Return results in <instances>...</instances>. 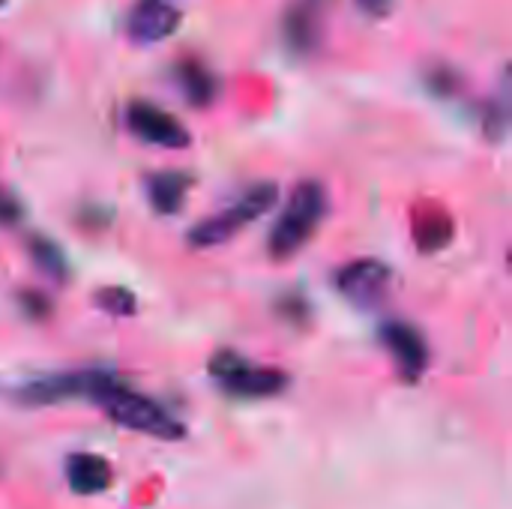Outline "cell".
Instances as JSON below:
<instances>
[{"label":"cell","instance_id":"obj_1","mask_svg":"<svg viewBox=\"0 0 512 509\" xmlns=\"http://www.w3.org/2000/svg\"><path fill=\"white\" fill-rule=\"evenodd\" d=\"M90 402H96L117 426H123L129 432L150 435V438H159V441H177V438L186 435L183 423L162 402H156V399L132 390L111 369L96 384Z\"/></svg>","mask_w":512,"mask_h":509},{"label":"cell","instance_id":"obj_2","mask_svg":"<svg viewBox=\"0 0 512 509\" xmlns=\"http://www.w3.org/2000/svg\"><path fill=\"white\" fill-rule=\"evenodd\" d=\"M327 210H330V195H327L324 183H318V180L297 183L288 204L282 207L279 219L273 222V228L267 234V252L276 261L294 258L300 249H306L312 234L321 228V222L327 219Z\"/></svg>","mask_w":512,"mask_h":509},{"label":"cell","instance_id":"obj_3","mask_svg":"<svg viewBox=\"0 0 512 509\" xmlns=\"http://www.w3.org/2000/svg\"><path fill=\"white\" fill-rule=\"evenodd\" d=\"M279 198V186L270 183V180H261V183H252L231 207L201 219L192 231H189V246L192 249H216V246H225L231 237H237L246 225L258 222Z\"/></svg>","mask_w":512,"mask_h":509},{"label":"cell","instance_id":"obj_4","mask_svg":"<svg viewBox=\"0 0 512 509\" xmlns=\"http://www.w3.org/2000/svg\"><path fill=\"white\" fill-rule=\"evenodd\" d=\"M210 378L216 381V387L222 393L237 396V399H270V396H279L291 387V378L282 369L258 366V363H252V360H246L228 348L213 354Z\"/></svg>","mask_w":512,"mask_h":509},{"label":"cell","instance_id":"obj_5","mask_svg":"<svg viewBox=\"0 0 512 509\" xmlns=\"http://www.w3.org/2000/svg\"><path fill=\"white\" fill-rule=\"evenodd\" d=\"M336 291L357 309H378L393 288V267L378 258H357L333 273Z\"/></svg>","mask_w":512,"mask_h":509},{"label":"cell","instance_id":"obj_6","mask_svg":"<svg viewBox=\"0 0 512 509\" xmlns=\"http://www.w3.org/2000/svg\"><path fill=\"white\" fill-rule=\"evenodd\" d=\"M105 372L108 369H75V372H57V375L33 378L15 390V399L21 405H33V408L69 402V399H90L96 384L105 378Z\"/></svg>","mask_w":512,"mask_h":509},{"label":"cell","instance_id":"obj_7","mask_svg":"<svg viewBox=\"0 0 512 509\" xmlns=\"http://www.w3.org/2000/svg\"><path fill=\"white\" fill-rule=\"evenodd\" d=\"M123 123H126L129 135H135L138 141H144L150 147L183 150L192 141L189 129L174 114H168L165 108H159L153 102H144V99H135V102L126 105Z\"/></svg>","mask_w":512,"mask_h":509},{"label":"cell","instance_id":"obj_8","mask_svg":"<svg viewBox=\"0 0 512 509\" xmlns=\"http://www.w3.org/2000/svg\"><path fill=\"white\" fill-rule=\"evenodd\" d=\"M378 339L390 351V357L399 366V375L408 384H417L426 375V369H429V342L414 324H408L402 318H387L378 327Z\"/></svg>","mask_w":512,"mask_h":509},{"label":"cell","instance_id":"obj_9","mask_svg":"<svg viewBox=\"0 0 512 509\" xmlns=\"http://www.w3.org/2000/svg\"><path fill=\"white\" fill-rule=\"evenodd\" d=\"M183 24L180 0H135L126 15V36L135 45H156L171 39Z\"/></svg>","mask_w":512,"mask_h":509},{"label":"cell","instance_id":"obj_10","mask_svg":"<svg viewBox=\"0 0 512 509\" xmlns=\"http://www.w3.org/2000/svg\"><path fill=\"white\" fill-rule=\"evenodd\" d=\"M327 0H294L282 18V39L291 54L309 57L321 42V9Z\"/></svg>","mask_w":512,"mask_h":509},{"label":"cell","instance_id":"obj_11","mask_svg":"<svg viewBox=\"0 0 512 509\" xmlns=\"http://www.w3.org/2000/svg\"><path fill=\"white\" fill-rule=\"evenodd\" d=\"M195 186V177L189 171H177V168H165V171H153L144 177V195L147 204L159 213V216H174L186 207L189 189Z\"/></svg>","mask_w":512,"mask_h":509},{"label":"cell","instance_id":"obj_12","mask_svg":"<svg viewBox=\"0 0 512 509\" xmlns=\"http://www.w3.org/2000/svg\"><path fill=\"white\" fill-rule=\"evenodd\" d=\"M174 81H177L180 93L186 96V102L192 108H207L219 96V78H216V72L207 63H201L198 57L177 60L174 63Z\"/></svg>","mask_w":512,"mask_h":509},{"label":"cell","instance_id":"obj_13","mask_svg":"<svg viewBox=\"0 0 512 509\" xmlns=\"http://www.w3.org/2000/svg\"><path fill=\"white\" fill-rule=\"evenodd\" d=\"M66 480L75 495H99L111 486V465L93 453H72L66 459Z\"/></svg>","mask_w":512,"mask_h":509},{"label":"cell","instance_id":"obj_14","mask_svg":"<svg viewBox=\"0 0 512 509\" xmlns=\"http://www.w3.org/2000/svg\"><path fill=\"white\" fill-rule=\"evenodd\" d=\"M453 234H456V225H453L450 213L441 207H426L414 216V246L423 255L447 249Z\"/></svg>","mask_w":512,"mask_h":509},{"label":"cell","instance_id":"obj_15","mask_svg":"<svg viewBox=\"0 0 512 509\" xmlns=\"http://www.w3.org/2000/svg\"><path fill=\"white\" fill-rule=\"evenodd\" d=\"M27 255L39 267V273L48 276V279H54V282H66L69 273H72L66 252L57 246V240H51L45 234H30L27 237Z\"/></svg>","mask_w":512,"mask_h":509},{"label":"cell","instance_id":"obj_16","mask_svg":"<svg viewBox=\"0 0 512 509\" xmlns=\"http://www.w3.org/2000/svg\"><path fill=\"white\" fill-rule=\"evenodd\" d=\"M423 81H426L429 93L438 96V99H453V96L462 90V72L453 69V66H447V63L429 66V69L423 72Z\"/></svg>","mask_w":512,"mask_h":509},{"label":"cell","instance_id":"obj_17","mask_svg":"<svg viewBox=\"0 0 512 509\" xmlns=\"http://www.w3.org/2000/svg\"><path fill=\"white\" fill-rule=\"evenodd\" d=\"M276 315L294 327H306L312 321V303L303 291H285L276 297Z\"/></svg>","mask_w":512,"mask_h":509},{"label":"cell","instance_id":"obj_18","mask_svg":"<svg viewBox=\"0 0 512 509\" xmlns=\"http://www.w3.org/2000/svg\"><path fill=\"white\" fill-rule=\"evenodd\" d=\"M93 300H96L99 309H105L114 318H132L135 309H138L135 294L129 288H99Z\"/></svg>","mask_w":512,"mask_h":509},{"label":"cell","instance_id":"obj_19","mask_svg":"<svg viewBox=\"0 0 512 509\" xmlns=\"http://www.w3.org/2000/svg\"><path fill=\"white\" fill-rule=\"evenodd\" d=\"M18 309L24 318L30 321H48L54 312V303L45 291H33V288H21L18 291Z\"/></svg>","mask_w":512,"mask_h":509},{"label":"cell","instance_id":"obj_20","mask_svg":"<svg viewBox=\"0 0 512 509\" xmlns=\"http://www.w3.org/2000/svg\"><path fill=\"white\" fill-rule=\"evenodd\" d=\"M483 129L489 138H504V129H507V102L504 99H489V105L483 108Z\"/></svg>","mask_w":512,"mask_h":509},{"label":"cell","instance_id":"obj_21","mask_svg":"<svg viewBox=\"0 0 512 509\" xmlns=\"http://www.w3.org/2000/svg\"><path fill=\"white\" fill-rule=\"evenodd\" d=\"M24 219V204L0 186V225H18Z\"/></svg>","mask_w":512,"mask_h":509},{"label":"cell","instance_id":"obj_22","mask_svg":"<svg viewBox=\"0 0 512 509\" xmlns=\"http://www.w3.org/2000/svg\"><path fill=\"white\" fill-rule=\"evenodd\" d=\"M354 3H357V9H360L363 15H369V18H384V15L393 12V0H354Z\"/></svg>","mask_w":512,"mask_h":509},{"label":"cell","instance_id":"obj_23","mask_svg":"<svg viewBox=\"0 0 512 509\" xmlns=\"http://www.w3.org/2000/svg\"><path fill=\"white\" fill-rule=\"evenodd\" d=\"M102 216H105V210H102V207H84V210H81V219H78V222L102 228V225H108V219H102Z\"/></svg>","mask_w":512,"mask_h":509},{"label":"cell","instance_id":"obj_24","mask_svg":"<svg viewBox=\"0 0 512 509\" xmlns=\"http://www.w3.org/2000/svg\"><path fill=\"white\" fill-rule=\"evenodd\" d=\"M3 3H6V0H0V6H3Z\"/></svg>","mask_w":512,"mask_h":509}]
</instances>
